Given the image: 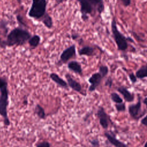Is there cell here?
<instances>
[{
    "instance_id": "23",
    "label": "cell",
    "mask_w": 147,
    "mask_h": 147,
    "mask_svg": "<svg viewBox=\"0 0 147 147\" xmlns=\"http://www.w3.org/2000/svg\"><path fill=\"white\" fill-rule=\"evenodd\" d=\"M16 20H17V22L19 23L20 25H22L24 26H26V24L24 22V18H23L21 14H17L16 16Z\"/></svg>"
},
{
    "instance_id": "30",
    "label": "cell",
    "mask_w": 147,
    "mask_h": 147,
    "mask_svg": "<svg viewBox=\"0 0 147 147\" xmlns=\"http://www.w3.org/2000/svg\"><path fill=\"white\" fill-rule=\"evenodd\" d=\"M141 123L142 125L147 126V115H146L145 117H144L141 121Z\"/></svg>"
},
{
    "instance_id": "2",
    "label": "cell",
    "mask_w": 147,
    "mask_h": 147,
    "mask_svg": "<svg viewBox=\"0 0 147 147\" xmlns=\"http://www.w3.org/2000/svg\"><path fill=\"white\" fill-rule=\"evenodd\" d=\"M80 6L81 18L86 21L88 15L93 16L96 13L100 14L105 9L103 0H76Z\"/></svg>"
},
{
    "instance_id": "10",
    "label": "cell",
    "mask_w": 147,
    "mask_h": 147,
    "mask_svg": "<svg viewBox=\"0 0 147 147\" xmlns=\"http://www.w3.org/2000/svg\"><path fill=\"white\" fill-rule=\"evenodd\" d=\"M141 107V102L139 99L138 101L135 103L130 105L128 107V112L130 116L135 119H137L139 118L138 114L140 112Z\"/></svg>"
},
{
    "instance_id": "22",
    "label": "cell",
    "mask_w": 147,
    "mask_h": 147,
    "mask_svg": "<svg viewBox=\"0 0 147 147\" xmlns=\"http://www.w3.org/2000/svg\"><path fill=\"white\" fill-rule=\"evenodd\" d=\"M115 107L118 111H125L126 109V106L124 103L115 104Z\"/></svg>"
},
{
    "instance_id": "34",
    "label": "cell",
    "mask_w": 147,
    "mask_h": 147,
    "mask_svg": "<svg viewBox=\"0 0 147 147\" xmlns=\"http://www.w3.org/2000/svg\"><path fill=\"white\" fill-rule=\"evenodd\" d=\"M126 40H127H127H129V41H131V42H134L133 40H132V38H130V37H126Z\"/></svg>"
},
{
    "instance_id": "8",
    "label": "cell",
    "mask_w": 147,
    "mask_h": 147,
    "mask_svg": "<svg viewBox=\"0 0 147 147\" xmlns=\"http://www.w3.org/2000/svg\"><path fill=\"white\" fill-rule=\"evenodd\" d=\"M102 78L103 77L99 72L93 74L88 79V82L90 83L88 91L90 92L94 91L100 84Z\"/></svg>"
},
{
    "instance_id": "32",
    "label": "cell",
    "mask_w": 147,
    "mask_h": 147,
    "mask_svg": "<svg viewBox=\"0 0 147 147\" xmlns=\"http://www.w3.org/2000/svg\"><path fill=\"white\" fill-rule=\"evenodd\" d=\"M3 40L1 37V33H0V47L2 48V43H3Z\"/></svg>"
},
{
    "instance_id": "11",
    "label": "cell",
    "mask_w": 147,
    "mask_h": 147,
    "mask_svg": "<svg viewBox=\"0 0 147 147\" xmlns=\"http://www.w3.org/2000/svg\"><path fill=\"white\" fill-rule=\"evenodd\" d=\"M67 68L69 70L79 75H82L83 71L81 64L76 60H71L67 63Z\"/></svg>"
},
{
    "instance_id": "15",
    "label": "cell",
    "mask_w": 147,
    "mask_h": 147,
    "mask_svg": "<svg viewBox=\"0 0 147 147\" xmlns=\"http://www.w3.org/2000/svg\"><path fill=\"white\" fill-rule=\"evenodd\" d=\"M78 53L80 56H93L95 55V49L92 47L86 45L78 50Z\"/></svg>"
},
{
    "instance_id": "1",
    "label": "cell",
    "mask_w": 147,
    "mask_h": 147,
    "mask_svg": "<svg viewBox=\"0 0 147 147\" xmlns=\"http://www.w3.org/2000/svg\"><path fill=\"white\" fill-rule=\"evenodd\" d=\"M31 36V33L28 30L20 27L15 28L7 34L6 39L3 41L2 48L22 45L28 41Z\"/></svg>"
},
{
    "instance_id": "25",
    "label": "cell",
    "mask_w": 147,
    "mask_h": 147,
    "mask_svg": "<svg viewBox=\"0 0 147 147\" xmlns=\"http://www.w3.org/2000/svg\"><path fill=\"white\" fill-rule=\"evenodd\" d=\"M36 147H51V145L49 142L44 141L42 142H41L38 143Z\"/></svg>"
},
{
    "instance_id": "26",
    "label": "cell",
    "mask_w": 147,
    "mask_h": 147,
    "mask_svg": "<svg viewBox=\"0 0 147 147\" xmlns=\"http://www.w3.org/2000/svg\"><path fill=\"white\" fill-rule=\"evenodd\" d=\"M129 78L130 81L132 83H135L137 82V77L136 75H134L133 73H130L129 74Z\"/></svg>"
},
{
    "instance_id": "6",
    "label": "cell",
    "mask_w": 147,
    "mask_h": 147,
    "mask_svg": "<svg viewBox=\"0 0 147 147\" xmlns=\"http://www.w3.org/2000/svg\"><path fill=\"white\" fill-rule=\"evenodd\" d=\"M76 56V47L75 44H73L65 48L61 52L60 59L57 63V65L60 67L64 64L68 63L71 59L75 58Z\"/></svg>"
},
{
    "instance_id": "35",
    "label": "cell",
    "mask_w": 147,
    "mask_h": 147,
    "mask_svg": "<svg viewBox=\"0 0 147 147\" xmlns=\"http://www.w3.org/2000/svg\"><path fill=\"white\" fill-rule=\"evenodd\" d=\"M27 103H28V101H27V100H26V99H24V105H27Z\"/></svg>"
},
{
    "instance_id": "12",
    "label": "cell",
    "mask_w": 147,
    "mask_h": 147,
    "mask_svg": "<svg viewBox=\"0 0 147 147\" xmlns=\"http://www.w3.org/2000/svg\"><path fill=\"white\" fill-rule=\"evenodd\" d=\"M117 91L120 94H122L125 101L127 102H131L134 100V94L131 93L126 87L123 86H120L117 88Z\"/></svg>"
},
{
    "instance_id": "17",
    "label": "cell",
    "mask_w": 147,
    "mask_h": 147,
    "mask_svg": "<svg viewBox=\"0 0 147 147\" xmlns=\"http://www.w3.org/2000/svg\"><path fill=\"white\" fill-rule=\"evenodd\" d=\"M44 25V26L49 29H51L53 27V20L50 15L46 13L44 17L40 20Z\"/></svg>"
},
{
    "instance_id": "27",
    "label": "cell",
    "mask_w": 147,
    "mask_h": 147,
    "mask_svg": "<svg viewBox=\"0 0 147 147\" xmlns=\"http://www.w3.org/2000/svg\"><path fill=\"white\" fill-rule=\"evenodd\" d=\"M112 84H113V80H112L111 78H109L108 79H107V80H106V82H105V86H108L110 88L112 86Z\"/></svg>"
},
{
    "instance_id": "37",
    "label": "cell",
    "mask_w": 147,
    "mask_h": 147,
    "mask_svg": "<svg viewBox=\"0 0 147 147\" xmlns=\"http://www.w3.org/2000/svg\"><path fill=\"white\" fill-rule=\"evenodd\" d=\"M144 147H147V141L145 142V144L144 145Z\"/></svg>"
},
{
    "instance_id": "4",
    "label": "cell",
    "mask_w": 147,
    "mask_h": 147,
    "mask_svg": "<svg viewBox=\"0 0 147 147\" xmlns=\"http://www.w3.org/2000/svg\"><path fill=\"white\" fill-rule=\"evenodd\" d=\"M47 1V0H32L28 16L33 19L40 20L46 14Z\"/></svg>"
},
{
    "instance_id": "7",
    "label": "cell",
    "mask_w": 147,
    "mask_h": 147,
    "mask_svg": "<svg viewBox=\"0 0 147 147\" xmlns=\"http://www.w3.org/2000/svg\"><path fill=\"white\" fill-rule=\"evenodd\" d=\"M97 117L99 119L100 126L104 129H107L109 126V116L105 112L103 107L99 106L97 110Z\"/></svg>"
},
{
    "instance_id": "9",
    "label": "cell",
    "mask_w": 147,
    "mask_h": 147,
    "mask_svg": "<svg viewBox=\"0 0 147 147\" xmlns=\"http://www.w3.org/2000/svg\"><path fill=\"white\" fill-rule=\"evenodd\" d=\"M65 77L67 80V82L68 86L70 88H71V89H72L75 91H76L79 93L82 94V95H84L82 92V86L78 82H77L76 80H75L71 76V75L69 74H68V73L65 74Z\"/></svg>"
},
{
    "instance_id": "24",
    "label": "cell",
    "mask_w": 147,
    "mask_h": 147,
    "mask_svg": "<svg viewBox=\"0 0 147 147\" xmlns=\"http://www.w3.org/2000/svg\"><path fill=\"white\" fill-rule=\"evenodd\" d=\"M90 142L92 147H99V141L98 138H94L90 140Z\"/></svg>"
},
{
    "instance_id": "21",
    "label": "cell",
    "mask_w": 147,
    "mask_h": 147,
    "mask_svg": "<svg viewBox=\"0 0 147 147\" xmlns=\"http://www.w3.org/2000/svg\"><path fill=\"white\" fill-rule=\"evenodd\" d=\"M99 72L100 74L104 78L105 76H106L109 72V68L107 66L105 65H101L99 67Z\"/></svg>"
},
{
    "instance_id": "33",
    "label": "cell",
    "mask_w": 147,
    "mask_h": 147,
    "mask_svg": "<svg viewBox=\"0 0 147 147\" xmlns=\"http://www.w3.org/2000/svg\"><path fill=\"white\" fill-rule=\"evenodd\" d=\"M143 103H144V104L147 107V97H146V98H144V99L143 100Z\"/></svg>"
},
{
    "instance_id": "29",
    "label": "cell",
    "mask_w": 147,
    "mask_h": 147,
    "mask_svg": "<svg viewBox=\"0 0 147 147\" xmlns=\"http://www.w3.org/2000/svg\"><path fill=\"white\" fill-rule=\"evenodd\" d=\"M67 0H55V5H54V7H56L58 5H59L60 4L64 2H66Z\"/></svg>"
},
{
    "instance_id": "19",
    "label": "cell",
    "mask_w": 147,
    "mask_h": 147,
    "mask_svg": "<svg viewBox=\"0 0 147 147\" xmlns=\"http://www.w3.org/2000/svg\"><path fill=\"white\" fill-rule=\"evenodd\" d=\"M34 113L37 116L41 119H44L46 117V114L44 109L40 105L37 104L34 108Z\"/></svg>"
},
{
    "instance_id": "28",
    "label": "cell",
    "mask_w": 147,
    "mask_h": 147,
    "mask_svg": "<svg viewBox=\"0 0 147 147\" xmlns=\"http://www.w3.org/2000/svg\"><path fill=\"white\" fill-rule=\"evenodd\" d=\"M120 1H121L122 4L125 6H129L130 5V3H131V0H120Z\"/></svg>"
},
{
    "instance_id": "20",
    "label": "cell",
    "mask_w": 147,
    "mask_h": 147,
    "mask_svg": "<svg viewBox=\"0 0 147 147\" xmlns=\"http://www.w3.org/2000/svg\"><path fill=\"white\" fill-rule=\"evenodd\" d=\"M110 98L111 100L116 104L123 103V99L116 92H112L110 94Z\"/></svg>"
},
{
    "instance_id": "3",
    "label": "cell",
    "mask_w": 147,
    "mask_h": 147,
    "mask_svg": "<svg viewBox=\"0 0 147 147\" xmlns=\"http://www.w3.org/2000/svg\"><path fill=\"white\" fill-rule=\"evenodd\" d=\"M9 105V90L7 82L4 78L0 77V115L3 119L5 126H8L10 124L7 108Z\"/></svg>"
},
{
    "instance_id": "36",
    "label": "cell",
    "mask_w": 147,
    "mask_h": 147,
    "mask_svg": "<svg viewBox=\"0 0 147 147\" xmlns=\"http://www.w3.org/2000/svg\"><path fill=\"white\" fill-rule=\"evenodd\" d=\"M17 2H18L19 3H21L22 2V0H16Z\"/></svg>"
},
{
    "instance_id": "14",
    "label": "cell",
    "mask_w": 147,
    "mask_h": 147,
    "mask_svg": "<svg viewBox=\"0 0 147 147\" xmlns=\"http://www.w3.org/2000/svg\"><path fill=\"white\" fill-rule=\"evenodd\" d=\"M105 136L107 138L109 142L114 146L115 147H129L127 145H126L123 142L118 140L114 136H112L111 134L109 133L108 132L105 133Z\"/></svg>"
},
{
    "instance_id": "13",
    "label": "cell",
    "mask_w": 147,
    "mask_h": 147,
    "mask_svg": "<svg viewBox=\"0 0 147 147\" xmlns=\"http://www.w3.org/2000/svg\"><path fill=\"white\" fill-rule=\"evenodd\" d=\"M49 78L53 82H54L60 87L65 89L68 88V85L67 84V82H66L64 79L61 78L57 74L55 73H51L49 75Z\"/></svg>"
},
{
    "instance_id": "31",
    "label": "cell",
    "mask_w": 147,
    "mask_h": 147,
    "mask_svg": "<svg viewBox=\"0 0 147 147\" xmlns=\"http://www.w3.org/2000/svg\"><path fill=\"white\" fill-rule=\"evenodd\" d=\"M79 37V35L78 34H71V38L73 40H76Z\"/></svg>"
},
{
    "instance_id": "5",
    "label": "cell",
    "mask_w": 147,
    "mask_h": 147,
    "mask_svg": "<svg viewBox=\"0 0 147 147\" xmlns=\"http://www.w3.org/2000/svg\"><path fill=\"white\" fill-rule=\"evenodd\" d=\"M111 28L113 33V35L114 38V41L117 45L118 49L119 51H124L128 47L127 41L126 37H125L118 29L117 26L116 21L114 18L113 19L111 23Z\"/></svg>"
},
{
    "instance_id": "18",
    "label": "cell",
    "mask_w": 147,
    "mask_h": 147,
    "mask_svg": "<svg viewBox=\"0 0 147 147\" xmlns=\"http://www.w3.org/2000/svg\"><path fill=\"white\" fill-rule=\"evenodd\" d=\"M137 78L143 79L147 78V64L141 66L136 72Z\"/></svg>"
},
{
    "instance_id": "16",
    "label": "cell",
    "mask_w": 147,
    "mask_h": 147,
    "mask_svg": "<svg viewBox=\"0 0 147 147\" xmlns=\"http://www.w3.org/2000/svg\"><path fill=\"white\" fill-rule=\"evenodd\" d=\"M28 44L29 45V47L32 49H35L37 48L41 42V37L40 36L37 34H34L30 38V39L28 40Z\"/></svg>"
}]
</instances>
